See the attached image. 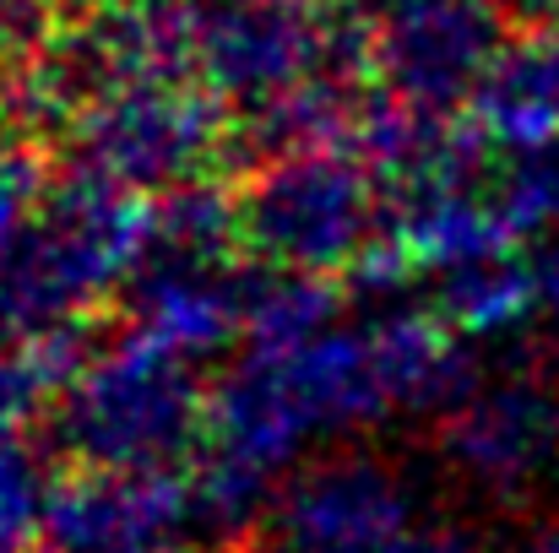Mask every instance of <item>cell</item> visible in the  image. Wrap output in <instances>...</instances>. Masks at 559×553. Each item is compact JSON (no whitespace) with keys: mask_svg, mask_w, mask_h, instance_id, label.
Wrapping results in <instances>:
<instances>
[{"mask_svg":"<svg viewBox=\"0 0 559 553\" xmlns=\"http://www.w3.org/2000/svg\"><path fill=\"white\" fill-rule=\"evenodd\" d=\"M66 5H82L87 16H175L190 0H66Z\"/></svg>","mask_w":559,"mask_h":553,"instance_id":"18","label":"cell"},{"mask_svg":"<svg viewBox=\"0 0 559 553\" xmlns=\"http://www.w3.org/2000/svg\"><path fill=\"white\" fill-rule=\"evenodd\" d=\"M506 22L511 11L500 0H374L365 16L370 82L407 115H473L511 49Z\"/></svg>","mask_w":559,"mask_h":553,"instance_id":"7","label":"cell"},{"mask_svg":"<svg viewBox=\"0 0 559 553\" xmlns=\"http://www.w3.org/2000/svg\"><path fill=\"white\" fill-rule=\"evenodd\" d=\"M164 553H201V549H186V543H175V549H164Z\"/></svg>","mask_w":559,"mask_h":553,"instance_id":"20","label":"cell"},{"mask_svg":"<svg viewBox=\"0 0 559 553\" xmlns=\"http://www.w3.org/2000/svg\"><path fill=\"white\" fill-rule=\"evenodd\" d=\"M60 5L66 0H0V65L22 71L60 38Z\"/></svg>","mask_w":559,"mask_h":553,"instance_id":"16","label":"cell"},{"mask_svg":"<svg viewBox=\"0 0 559 553\" xmlns=\"http://www.w3.org/2000/svg\"><path fill=\"white\" fill-rule=\"evenodd\" d=\"M511 553H559V527H538L533 538H522Z\"/></svg>","mask_w":559,"mask_h":553,"instance_id":"19","label":"cell"},{"mask_svg":"<svg viewBox=\"0 0 559 553\" xmlns=\"http://www.w3.org/2000/svg\"><path fill=\"white\" fill-rule=\"evenodd\" d=\"M212 390L195 364L120 332L87 348L49 412V434L93 472H190L206 440Z\"/></svg>","mask_w":559,"mask_h":553,"instance_id":"4","label":"cell"},{"mask_svg":"<svg viewBox=\"0 0 559 553\" xmlns=\"http://www.w3.org/2000/svg\"><path fill=\"white\" fill-rule=\"evenodd\" d=\"M473 385L467 342L435 310H380L294 348H245L212 385L206 440L190 467L195 510L217 532H245L266 521L310 445L391 418H445Z\"/></svg>","mask_w":559,"mask_h":553,"instance_id":"1","label":"cell"},{"mask_svg":"<svg viewBox=\"0 0 559 553\" xmlns=\"http://www.w3.org/2000/svg\"><path fill=\"white\" fill-rule=\"evenodd\" d=\"M153 244V201L66 175L38 217L0 250V342L87 332L93 310L131 293Z\"/></svg>","mask_w":559,"mask_h":553,"instance_id":"2","label":"cell"},{"mask_svg":"<svg viewBox=\"0 0 559 553\" xmlns=\"http://www.w3.org/2000/svg\"><path fill=\"white\" fill-rule=\"evenodd\" d=\"M228 109L190 71H153L87 98L60 136L71 175L136 201H164L175 190L206 184L228 153Z\"/></svg>","mask_w":559,"mask_h":553,"instance_id":"5","label":"cell"},{"mask_svg":"<svg viewBox=\"0 0 559 553\" xmlns=\"http://www.w3.org/2000/svg\"><path fill=\"white\" fill-rule=\"evenodd\" d=\"M49 169H44V153L33 136L0 125V250L38 217V206L49 201Z\"/></svg>","mask_w":559,"mask_h":553,"instance_id":"15","label":"cell"},{"mask_svg":"<svg viewBox=\"0 0 559 553\" xmlns=\"http://www.w3.org/2000/svg\"><path fill=\"white\" fill-rule=\"evenodd\" d=\"M440 456L489 500L533 494L559 461V390L538 374L478 380L440 418Z\"/></svg>","mask_w":559,"mask_h":553,"instance_id":"9","label":"cell"},{"mask_svg":"<svg viewBox=\"0 0 559 553\" xmlns=\"http://www.w3.org/2000/svg\"><path fill=\"white\" fill-rule=\"evenodd\" d=\"M239 233L272 272L354 277L385 233V190L359 147L283 153L239 190Z\"/></svg>","mask_w":559,"mask_h":553,"instance_id":"6","label":"cell"},{"mask_svg":"<svg viewBox=\"0 0 559 553\" xmlns=\"http://www.w3.org/2000/svg\"><path fill=\"white\" fill-rule=\"evenodd\" d=\"M272 553H380L418 532V489L370 450L305 461L266 510Z\"/></svg>","mask_w":559,"mask_h":553,"instance_id":"8","label":"cell"},{"mask_svg":"<svg viewBox=\"0 0 559 553\" xmlns=\"http://www.w3.org/2000/svg\"><path fill=\"white\" fill-rule=\"evenodd\" d=\"M380 553H484L473 538H462V532H451V527H418V532H407L402 543H391V549Z\"/></svg>","mask_w":559,"mask_h":553,"instance_id":"17","label":"cell"},{"mask_svg":"<svg viewBox=\"0 0 559 553\" xmlns=\"http://www.w3.org/2000/svg\"><path fill=\"white\" fill-rule=\"evenodd\" d=\"M131 321L142 342L175 353L180 364H206L228 348H245L250 266L239 261H147L131 282Z\"/></svg>","mask_w":559,"mask_h":553,"instance_id":"11","label":"cell"},{"mask_svg":"<svg viewBox=\"0 0 559 553\" xmlns=\"http://www.w3.org/2000/svg\"><path fill=\"white\" fill-rule=\"evenodd\" d=\"M195 510L190 472H93L55 478L44 553H164Z\"/></svg>","mask_w":559,"mask_h":553,"instance_id":"10","label":"cell"},{"mask_svg":"<svg viewBox=\"0 0 559 553\" xmlns=\"http://www.w3.org/2000/svg\"><path fill=\"white\" fill-rule=\"evenodd\" d=\"M473 131L511 158L559 142V27L527 33L506 49L473 104Z\"/></svg>","mask_w":559,"mask_h":553,"instance_id":"13","label":"cell"},{"mask_svg":"<svg viewBox=\"0 0 559 553\" xmlns=\"http://www.w3.org/2000/svg\"><path fill=\"white\" fill-rule=\"evenodd\" d=\"M500 201L511 212V223L522 228V239H559V142L533 147L522 158H511V169L500 175Z\"/></svg>","mask_w":559,"mask_h":553,"instance_id":"14","label":"cell"},{"mask_svg":"<svg viewBox=\"0 0 559 553\" xmlns=\"http://www.w3.org/2000/svg\"><path fill=\"white\" fill-rule=\"evenodd\" d=\"M186 60L190 76L239 115V131L370 76L365 22L348 0H190Z\"/></svg>","mask_w":559,"mask_h":553,"instance_id":"3","label":"cell"},{"mask_svg":"<svg viewBox=\"0 0 559 553\" xmlns=\"http://www.w3.org/2000/svg\"><path fill=\"white\" fill-rule=\"evenodd\" d=\"M435 315L462 337V342H495V337H522L538 326H559L555 272H549V244H522L478 272H462L435 288Z\"/></svg>","mask_w":559,"mask_h":553,"instance_id":"12","label":"cell"}]
</instances>
